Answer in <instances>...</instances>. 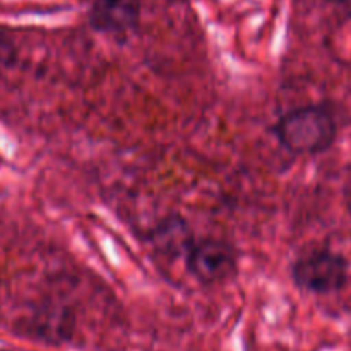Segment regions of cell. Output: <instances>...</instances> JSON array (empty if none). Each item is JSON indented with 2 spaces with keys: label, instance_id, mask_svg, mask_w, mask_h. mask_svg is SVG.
Segmentation results:
<instances>
[{
  "label": "cell",
  "instance_id": "6da1fadb",
  "mask_svg": "<svg viewBox=\"0 0 351 351\" xmlns=\"http://www.w3.org/2000/svg\"><path fill=\"white\" fill-rule=\"evenodd\" d=\"M271 130L283 149L298 156L326 153L338 139V123L331 110L322 105L290 110L276 120Z\"/></svg>",
  "mask_w": 351,
  "mask_h": 351
},
{
  "label": "cell",
  "instance_id": "7a4b0ae2",
  "mask_svg": "<svg viewBox=\"0 0 351 351\" xmlns=\"http://www.w3.org/2000/svg\"><path fill=\"white\" fill-rule=\"evenodd\" d=\"M348 259L329 249L312 250L291 264L295 287L314 295L338 293L348 285Z\"/></svg>",
  "mask_w": 351,
  "mask_h": 351
},
{
  "label": "cell",
  "instance_id": "3957f363",
  "mask_svg": "<svg viewBox=\"0 0 351 351\" xmlns=\"http://www.w3.org/2000/svg\"><path fill=\"white\" fill-rule=\"evenodd\" d=\"M184 261L189 273L206 287L226 283L239 274V252L228 240L195 239Z\"/></svg>",
  "mask_w": 351,
  "mask_h": 351
},
{
  "label": "cell",
  "instance_id": "277c9868",
  "mask_svg": "<svg viewBox=\"0 0 351 351\" xmlns=\"http://www.w3.org/2000/svg\"><path fill=\"white\" fill-rule=\"evenodd\" d=\"M146 242L158 257L171 263L187 257L195 242V235L187 218L171 213L147 230Z\"/></svg>",
  "mask_w": 351,
  "mask_h": 351
},
{
  "label": "cell",
  "instance_id": "5b68a950",
  "mask_svg": "<svg viewBox=\"0 0 351 351\" xmlns=\"http://www.w3.org/2000/svg\"><path fill=\"white\" fill-rule=\"evenodd\" d=\"M89 24L95 31L108 36H129L139 29L141 0H93Z\"/></svg>",
  "mask_w": 351,
  "mask_h": 351
},
{
  "label": "cell",
  "instance_id": "8992f818",
  "mask_svg": "<svg viewBox=\"0 0 351 351\" xmlns=\"http://www.w3.org/2000/svg\"><path fill=\"white\" fill-rule=\"evenodd\" d=\"M36 328L40 338L53 341V339H67L72 331V315L67 308L47 307L38 314Z\"/></svg>",
  "mask_w": 351,
  "mask_h": 351
},
{
  "label": "cell",
  "instance_id": "52a82bcc",
  "mask_svg": "<svg viewBox=\"0 0 351 351\" xmlns=\"http://www.w3.org/2000/svg\"><path fill=\"white\" fill-rule=\"evenodd\" d=\"M17 60V48L12 38L0 31V69L12 67Z\"/></svg>",
  "mask_w": 351,
  "mask_h": 351
},
{
  "label": "cell",
  "instance_id": "ba28073f",
  "mask_svg": "<svg viewBox=\"0 0 351 351\" xmlns=\"http://www.w3.org/2000/svg\"><path fill=\"white\" fill-rule=\"evenodd\" d=\"M329 2H346V0H329Z\"/></svg>",
  "mask_w": 351,
  "mask_h": 351
}]
</instances>
